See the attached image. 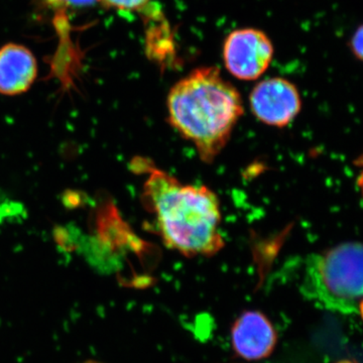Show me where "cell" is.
<instances>
[{
  "label": "cell",
  "mask_w": 363,
  "mask_h": 363,
  "mask_svg": "<svg viewBox=\"0 0 363 363\" xmlns=\"http://www.w3.org/2000/svg\"><path fill=\"white\" fill-rule=\"evenodd\" d=\"M233 350L247 360H259L272 354L277 333L272 322L262 313L247 311L234 323L231 330Z\"/></svg>",
  "instance_id": "8992f818"
},
{
  "label": "cell",
  "mask_w": 363,
  "mask_h": 363,
  "mask_svg": "<svg viewBox=\"0 0 363 363\" xmlns=\"http://www.w3.org/2000/svg\"><path fill=\"white\" fill-rule=\"evenodd\" d=\"M357 166L360 168L359 176L357 179V186L359 189L360 194L362 196L363 199V155L362 157L357 161Z\"/></svg>",
  "instance_id": "8fae6325"
},
{
  "label": "cell",
  "mask_w": 363,
  "mask_h": 363,
  "mask_svg": "<svg viewBox=\"0 0 363 363\" xmlns=\"http://www.w3.org/2000/svg\"><path fill=\"white\" fill-rule=\"evenodd\" d=\"M54 9H81L92 6L98 0H44Z\"/></svg>",
  "instance_id": "9c48e42d"
},
{
  "label": "cell",
  "mask_w": 363,
  "mask_h": 363,
  "mask_svg": "<svg viewBox=\"0 0 363 363\" xmlns=\"http://www.w3.org/2000/svg\"><path fill=\"white\" fill-rule=\"evenodd\" d=\"M150 0H98L105 9L119 11H143Z\"/></svg>",
  "instance_id": "ba28073f"
},
{
  "label": "cell",
  "mask_w": 363,
  "mask_h": 363,
  "mask_svg": "<svg viewBox=\"0 0 363 363\" xmlns=\"http://www.w3.org/2000/svg\"><path fill=\"white\" fill-rule=\"evenodd\" d=\"M301 292L314 304L341 314L363 312V245L347 242L309 255Z\"/></svg>",
  "instance_id": "3957f363"
},
{
  "label": "cell",
  "mask_w": 363,
  "mask_h": 363,
  "mask_svg": "<svg viewBox=\"0 0 363 363\" xmlns=\"http://www.w3.org/2000/svg\"><path fill=\"white\" fill-rule=\"evenodd\" d=\"M142 200L167 247L185 257H212L225 245L218 197L205 186L186 185L149 162Z\"/></svg>",
  "instance_id": "6da1fadb"
},
{
  "label": "cell",
  "mask_w": 363,
  "mask_h": 363,
  "mask_svg": "<svg viewBox=\"0 0 363 363\" xmlns=\"http://www.w3.org/2000/svg\"><path fill=\"white\" fill-rule=\"evenodd\" d=\"M85 363H100V362H85Z\"/></svg>",
  "instance_id": "4fadbf2b"
},
{
  "label": "cell",
  "mask_w": 363,
  "mask_h": 363,
  "mask_svg": "<svg viewBox=\"0 0 363 363\" xmlns=\"http://www.w3.org/2000/svg\"><path fill=\"white\" fill-rule=\"evenodd\" d=\"M172 128L194 145L202 162H213L243 116L240 92L216 67L195 69L169 90Z\"/></svg>",
  "instance_id": "7a4b0ae2"
},
{
  "label": "cell",
  "mask_w": 363,
  "mask_h": 363,
  "mask_svg": "<svg viewBox=\"0 0 363 363\" xmlns=\"http://www.w3.org/2000/svg\"><path fill=\"white\" fill-rule=\"evenodd\" d=\"M274 58V45L266 33L257 28H240L227 35L223 61L227 71L243 81L264 75Z\"/></svg>",
  "instance_id": "277c9868"
},
{
  "label": "cell",
  "mask_w": 363,
  "mask_h": 363,
  "mask_svg": "<svg viewBox=\"0 0 363 363\" xmlns=\"http://www.w3.org/2000/svg\"><path fill=\"white\" fill-rule=\"evenodd\" d=\"M337 363H354V362H350V360H344V362H337Z\"/></svg>",
  "instance_id": "7c38bea8"
},
{
  "label": "cell",
  "mask_w": 363,
  "mask_h": 363,
  "mask_svg": "<svg viewBox=\"0 0 363 363\" xmlns=\"http://www.w3.org/2000/svg\"><path fill=\"white\" fill-rule=\"evenodd\" d=\"M37 76V59L28 48L14 43L0 48V94H23L32 87Z\"/></svg>",
  "instance_id": "52a82bcc"
},
{
  "label": "cell",
  "mask_w": 363,
  "mask_h": 363,
  "mask_svg": "<svg viewBox=\"0 0 363 363\" xmlns=\"http://www.w3.org/2000/svg\"><path fill=\"white\" fill-rule=\"evenodd\" d=\"M250 105L253 116L262 123L285 128L300 113L302 100L292 82L276 77L255 86L250 95Z\"/></svg>",
  "instance_id": "5b68a950"
},
{
  "label": "cell",
  "mask_w": 363,
  "mask_h": 363,
  "mask_svg": "<svg viewBox=\"0 0 363 363\" xmlns=\"http://www.w3.org/2000/svg\"><path fill=\"white\" fill-rule=\"evenodd\" d=\"M350 45L355 57L363 62V25L360 26L353 35Z\"/></svg>",
  "instance_id": "30bf717a"
}]
</instances>
